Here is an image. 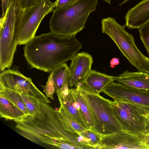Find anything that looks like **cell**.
<instances>
[{
    "instance_id": "obj_1",
    "label": "cell",
    "mask_w": 149,
    "mask_h": 149,
    "mask_svg": "<svg viewBox=\"0 0 149 149\" xmlns=\"http://www.w3.org/2000/svg\"><path fill=\"white\" fill-rule=\"evenodd\" d=\"M18 133L31 141L54 146L56 143L68 141L84 147L79 141V135L66 123L58 111L40 101L37 110L15 120Z\"/></svg>"
},
{
    "instance_id": "obj_2",
    "label": "cell",
    "mask_w": 149,
    "mask_h": 149,
    "mask_svg": "<svg viewBox=\"0 0 149 149\" xmlns=\"http://www.w3.org/2000/svg\"><path fill=\"white\" fill-rule=\"evenodd\" d=\"M82 47L75 36H61L50 32L35 36L25 44L24 55L32 68L49 72L71 60Z\"/></svg>"
},
{
    "instance_id": "obj_3",
    "label": "cell",
    "mask_w": 149,
    "mask_h": 149,
    "mask_svg": "<svg viewBox=\"0 0 149 149\" xmlns=\"http://www.w3.org/2000/svg\"><path fill=\"white\" fill-rule=\"evenodd\" d=\"M97 0H76L64 8H54L49 22L50 31L64 36H75L85 28L90 13L96 10Z\"/></svg>"
},
{
    "instance_id": "obj_4",
    "label": "cell",
    "mask_w": 149,
    "mask_h": 149,
    "mask_svg": "<svg viewBox=\"0 0 149 149\" xmlns=\"http://www.w3.org/2000/svg\"><path fill=\"white\" fill-rule=\"evenodd\" d=\"M74 85L84 98L94 119L92 130L102 136L123 130L115 115L113 101L95 93L81 81Z\"/></svg>"
},
{
    "instance_id": "obj_5",
    "label": "cell",
    "mask_w": 149,
    "mask_h": 149,
    "mask_svg": "<svg viewBox=\"0 0 149 149\" xmlns=\"http://www.w3.org/2000/svg\"><path fill=\"white\" fill-rule=\"evenodd\" d=\"M23 8L22 0H11L0 19V71L12 66L18 44L20 30L17 21Z\"/></svg>"
},
{
    "instance_id": "obj_6",
    "label": "cell",
    "mask_w": 149,
    "mask_h": 149,
    "mask_svg": "<svg viewBox=\"0 0 149 149\" xmlns=\"http://www.w3.org/2000/svg\"><path fill=\"white\" fill-rule=\"evenodd\" d=\"M101 23L102 33L112 40L130 64L139 71L149 73V58L137 48L133 35L125 30L126 26L110 17L102 19Z\"/></svg>"
},
{
    "instance_id": "obj_7",
    "label": "cell",
    "mask_w": 149,
    "mask_h": 149,
    "mask_svg": "<svg viewBox=\"0 0 149 149\" xmlns=\"http://www.w3.org/2000/svg\"><path fill=\"white\" fill-rule=\"evenodd\" d=\"M115 115L123 130L143 137L146 129V115L149 108L127 101H113Z\"/></svg>"
},
{
    "instance_id": "obj_8",
    "label": "cell",
    "mask_w": 149,
    "mask_h": 149,
    "mask_svg": "<svg viewBox=\"0 0 149 149\" xmlns=\"http://www.w3.org/2000/svg\"><path fill=\"white\" fill-rule=\"evenodd\" d=\"M51 0H43L35 5L23 8L17 19L20 30L18 45H25L35 36L42 19L53 12L57 3Z\"/></svg>"
},
{
    "instance_id": "obj_9",
    "label": "cell",
    "mask_w": 149,
    "mask_h": 149,
    "mask_svg": "<svg viewBox=\"0 0 149 149\" xmlns=\"http://www.w3.org/2000/svg\"><path fill=\"white\" fill-rule=\"evenodd\" d=\"M0 86L37 98L42 102L51 103L48 97L36 86L32 79L18 71L8 69L2 71L0 74Z\"/></svg>"
},
{
    "instance_id": "obj_10",
    "label": "cell",
    "mask_w": 149,
    "mask_h": 149,
    "mask_svg": "<svg viewBox=\"0 0 149 149\" xmlns=\"http://www.w3.org/2000/svg\"><path fill=\"white\" fill-rule=\"evenodd\" d=\"M102 92L114 101H128L149 108V91L133 89L113 81L106 86Z\"/></svg>"
},
{
    "instance_id": "obj_11",
    "label": "cell",
    "mask_w": 149,
    "mask_h": 149,
    "mask_svg": "<svg viewBox=\"0 0 149 149\" xmlns=\"http://www.w3.org/2000/svg\"><path fill=\"white\" fill-rule=\"evenodd\" d=\"M96 149H146L141 139L124 130L102 136Z\"/></svg>"
},
{
    "instance_id": "obj_12",
    "label": "cell",
    "mask_w": 149,
    "mask_h": 149,
    "mask_svg": "<svg viewBox=\"0 0 149 149\" xmlns=\"http://www.w3.org/2000/svg\"><path fill=\"white\" fill-rule=\"evenodd\" d=\"M75 88H69L68 83L56 92L60 102L61 103L76 121L86 130L90 129L75 97Z\"/></svg>"
},
{
    "instance_id": "obj_13",
    "label": "cell",
    "mask_w": 149,
    "mask_h": 149,
    "mask_svg": "<svg viewBox=\"0 0 149 149\" xmlns=\"http://www.w3.org/2000/svg\"><path fill=\"white\" fill-rule=\"evenodd\" d=\"M68 80L69 87L72 88L77 82L82 81L91 70L92 56L88 53H77L72 58Z\"/></svg>"
},
{
    "instance_id": "obj_14",
    "label": "cell",
    "mask_w": 149,
    "mask_h": 149,
    "mask_svg": "<svg viewBox=\"0 0 149 149\" xmlns=\"http://www.w3.org/2000/svg\"><path fill=\"white\" fill-rule=\"evenodd\" d=\"M125 25L139 29L149 21V0H142L129 10L125 17Z\"/></svg>"
},
{
    "instance_id": "obj_15",
    "label": "cell",
    "mask_w": 149,
    "mask_h": 149,
    "mask_svg": "<svg viewBox=\"0 0 149 149\" xmlns=\"http://www.w3.org/2000/svg\"><path fill=\"white\" fill-rule=\"evenodd\" d=\"M115 81L128 87L139 90L149 91V73L139 71H125L115 77Z\"/></svg>"
},
{
    "instance_id": "obj_16",
    "label": "cell",
    "mask_w": 149,
    "mask_h": 149,
    "mask_svg": "<svg viewBox=\"0 0 149 149\" xmlns=\"http://www.w3.org/2000/svg\"><path fill=\"white\" fill-rule=\"evenodd\" d=\"M115 77L91 70L81 81L95 93L100 94L106 86L115 81Z\"/></svg>"
},
{
    "instance_id": "obj_17",
    "label": "cell",
    "mask_w": 149,
    "mask_h": 149,
    "mask_svg": "<svg viewBox=\"0 0 149 149\" xmlns=\"http://www.w3.org/2000/svg\"><path fill=\"white\" fill-rule=\"evenodd\" d=\"M25 113L14 104L0 95V116L6 120L18 119Z\"/></svg>"
},
{
    "instance_id": "obj_18",
    "label": "cell",
    "mask_w": 149,
    "mask_h": 149,
    "mask_svg": "<svg viewBox=\"0 0 149 149\" xmlns=\"http://www.w3.org/2000/svg\"><path fill=\"white\" fill-rule=\"evenodd\" d=\"M52 72L56 92L57 90L68 83L70 75L69 68L65 63L56 67Z\"/></svg>"
},
{
    "instance_id": "obj_19",
    "label": "cell",
    "mask_w": 149,
    "mask_h": 149,
    "mask_svg": "<svg viewBox=\"0 0 149 149\" xmlns=\"http://www.w3.org/2000/svg\"><path fill=\"white\" fill-rule=\"evenodd\" d=\"M0 95L14 104L25 114H29L20 94L0 86Z\"/></svg>"
},
{
    "instance_id": "obj_20",
    "label": "cell",
    "mask_w": 149,
    "mask_h": 149,
    "mask_svg": "<svg viewBox=\"0 0 149 149\" xmlns=\"http://www.w3.org/2000/svg\"><path fill=\"white\" fill-rule=\"evenodd\" d=\"M75 98L79 104L81 111L86 119L88 126L92 130L94 126V119L86 100L79 90L76 88H75Z\"/></svg>"
},
{
    "instance_id": "obj_21",
    "label": "cell",
    "mask_w": 149,
    "mask_h": 149,
    "mask_svg": "<svg viewBox=\"0 0 149 149\" xmlns=\"http://www.w3.org/2000/svg\"><path fill=\"white\" fill-rule=\"evenodd\" d=\"M60 103V106L58 111L67 124L78 134L85 131L86 129L79 124L63 105L61 102Z\"/></svg>"
},
{
    "instance_id": "obj_22",
    "label": "cell",
    "mask_w": 149,
    "mask_h": 149,
    "mask_svg": "<svg viewBox=\"0 0 149 149\" xmlns=\"http://www.w3.org/2000/svg\"><path fill=\"white\" fill-rule=\"evenodd\" d=\"M78 134H80L87 140L91 149H96L102 136L91 129L86 130Z\"/></svg>"
},
{
    "instance_id": "obj_23",
    "label": "cell",
    "mask_w": 149,
    "mask_h": 149,
    "mask_svg": "<svg viewBox=\"0 0 149 149\" xmlns=\"http://www.w3.org/2000/svg\"><path fill=\"white\" fill-rule=\"evenodd\" d=\"M21 95L29 114H32L34 113L38 109L40 101L37 98L24 94Z\"/></svg>"
},
{
    "instance_id": "obj_24",
    "label": "cell",
    "mask_w": 149,
    "mask_h": 149,
    "mask_svg": "<svg viewBox=\"0 0 149 149\" xmlns=\"http://www.w3.org/2000/svg\"><path fill=\"white\" fill-rule=\"evenodd\" d=\"M141 40L149 54V21L139 29Z\"/></svg>"
},
{
    "instance_id": "obj_25",
    "label": "cell",
    "mask_w": 149,
    "mask_h": 149,
    "mask_svg": "<svg viewBox=\"0 0 149 149\" xmlns=\"http://www.w3.org/2000/svg\"><path fill=\"white\" fill-rule=\"evenodd\" d=\"M43 91L47 97L54 100V94L55 92V89L52 71L49 75L46 85L44 86Z\"/></svg>"
},
{
    "instance_id": "obj_26",
    "label": "cell",
    "mask_w": 149,
    "mask_h": 149,
    "mask_svg": "<svg viewBox=\"0 0 149 149\" xmlns=\"http://www.w3.org/2000/svg\"><path fill=\"white\" fill-rule=\"evenodd\" d=\"M54 146L62 149H83L81 147L68 141H61L56 143Z\"/></svg>"
},
{
    "instance_id": "obj_27",
    "label": "cell",
    "mask_w": 149,
    "mask_h": 149,
    "mask_svg": "<svg viewBox=\"0 0 149 149\" xmlns=\"http://www.w3.org/2000/svg\"><path fill=\"white\" fill-rule=\"evenodd\" d=\"M147 123L145 134L141 138L142 143L146 149H149V112L146 115Z\"/></svg>"
},
{
    "instance_id": "obj_28",
    "label": "cell",
    "mask_w": 149,
    "mask_h": 149,
    "mask_svg": "<svg viewBox=\"0 0 149 149\" xmlns=\"http://www.w3.org/2000/svg\"><path fill=\"white\" fill-rule=\"evenodd\" d=\"M57 3L55 8L61 9L67 7L72 3L76 0H57Z\"/></svg>"
},
{
    "instance_id": "obj_29",
    "label": "cell",
    "mask_w": 149,
    "mask_h": 149,
    "mask_svg": "<svg viewBox=\"0 0 149 149\" xmlns=\"http://www.w3.org/2000/svg\"><path fill=\"white\" fill-rule=\"evenodd\" d=\"M11 0H1V7L2 9V15L1 17L4 15L7 9L9 7Z\"/></svg>"
},
{
    "instance_id": "obj_30",
    "label": "cell",
    "mask_w": 149,
    "mask_h": 149,
    "mask_svg": "<svg viewBox=\"0 0 149 149\" xmlns=\"http://www.w3.org/2000/svg\"><path fill=\"white\" fill-rule=\"evenodd\" d=\"M23 8L29 7L43 0H22Z\"/></svg>"
},
{
    "instance_id": "obj_31",
    "label": "cell",
    "mask_w": 149,
    "mask_h": 149,
    "mask_svg": "<svg viewBox=\"0 0 149 149\" xmlns=\"http://www.w3.org/2000/svg\"><path fill=\"white\" fill-rule=\"evenodd\" d=\"M120 61L118 58L116 57L113 58L110 61V67L111 68H113L115 67V65H118Z\"/></svg>"
},
{
    "instance_id": "obj_32",
    "label": "cell",
    "mask_w": 149,
    "mask_h": 149,
    "mask_svg": "<svg viewBox=\"0 0 149 149\" xmlns=\"http://www.w3.org/2000/svg\"><path fill=\"white\" fill-rule=\"evenodd\" d=\"M129 0H125L123 2H121L119 5L120 6H121V5H122L123 4L126 3L127 1H128Z\"/></svg>"
},
{
    "instance_id": "obj_33",
    "label": "cell",
    "mask_w": 149,
    "mask_h": 149,
    "mask_svg": "<svg viewBox=\"0 0 149 149\" xmlns=\"http://www.w3.org/2000/svg\"><path fill=\"white\" fill-rule=\"evenodd\" d=\"M105 2H106L109 3V4H111V0H103Z\"/></svg>"
}]
</instances>
